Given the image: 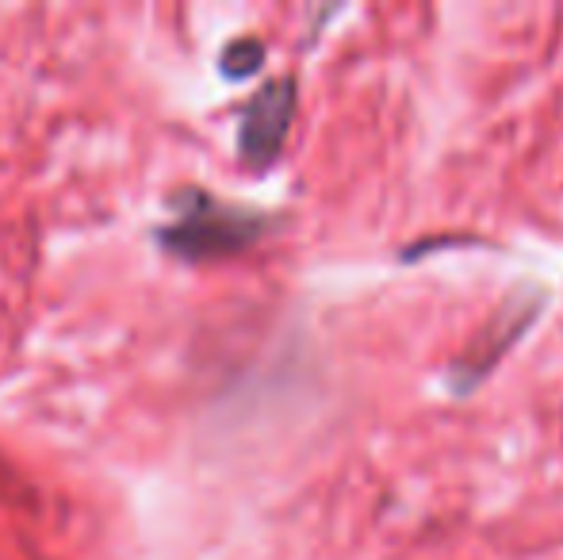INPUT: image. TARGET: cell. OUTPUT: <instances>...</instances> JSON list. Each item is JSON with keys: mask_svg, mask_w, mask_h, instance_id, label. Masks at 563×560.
I'll return each mask as SVG.
<instances>
[{"mask_svg": "<svg viewBox=\"0 0 563 560\" xmlns=\"http://www.w3.org/2000/svg\"><path fill=\"white\" fill-rule=\"evenodd\" d=\"M288 120H291V85L288 81H273L257 100L250 105L242 123V154L250 162L265 165L268 157L280 150L284 135H288Z\"/></svg>", "mask_w": 563, "mask_h": 560, "instance_id": "obj_1", "label": "cell"}]
</instances>
